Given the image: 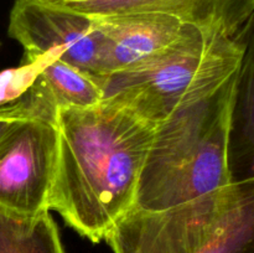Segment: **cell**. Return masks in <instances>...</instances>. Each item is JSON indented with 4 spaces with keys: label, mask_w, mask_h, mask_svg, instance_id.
Segmentation results:
<instances>
[{
    "label": "cell",
    "mask_w": 254,
    "mask_h": 253,
    "mask_svg": "<svg viewBox=\"0 0 254 253\" xmlns=\"http://www.w3.org/2000/svg\"><path fill=\"white\" fill-rule=\"evenodd\" d=\"M91 17L124 14L171 15L228 36L240 34L254 16V0H46Z\"/></svg>",
    "instance_id": "obj_7"
},
{
    "label": "cell",
    "mask_w": 254,
    "mask_h": 253,
    "mask_svg": "<svg viewBox=\"0 0 254 253\" xmlns=\"http://www.w3.org/2000/svg\"><path fill=\"white\" fill-rule=\"evenodd\" d=\"M248 25L236 36L191 25L155 56L99 77L102 99L158 126L237 73Z\"/></svg>",
    "instance_id": "obj_3"
},
{
    "label": "cell",
    "mask_w": 254,
    "mask_h": 253,
    "mask_svg": "<svg viewBox=\"0 0 254 253\" xmlns=\"http://www.w3.org/2000/svg\"><path fill=\"white\" fill-rule=\"evenodd\" d=\"M50 212L26 216L0 208V253H66Z\"/></svg>",
    "instance_id": "obj_10"
},
{
    "label": "cell",
    "mask_w": 254,
    "mask_h": 253,
    "mask_svg": "<svg viewBox=\"0 0 254 253\" xmlns=\"http://www.w3.org/2000/svg\"><path fill=\"white\" fill-rule=\"evenodd\" d=\"M39 77L59 109L93 106L103 97L99 77L64 61L56 51Z\"/></svg>",
    "instance_id": "obj_11"
},
{
    "label": "cell",
    "mask_w": 254,
    "mask_h": 253,
    "mask_svg": "<svg viewBox=\"0 0 254 253\" xmlns=\"http://www.w3.org/2000/svg\"><path fill=\"white\" fill-rule=\"evenodd\" d=\"M57 112L59 109L44 89L34 83L21 98L0 107V141L24 119L40 118L56 123Z\"/></svg>",
    "instance_id": "obj_12"
},
{
    "label": "cell",
    "mask_w": 254,
    "mask_h": 253,
    "mask_svg": "<svg viewBox=\"0 0 254 253\" xmlns=\"http://www.w3.org/2000/svg\"><path fill=\"white\" fill-rule=\"evenodd\" d=\"M237 73L155 126L134 208L164 210L232 183L228 139Z\"/></svg>",
    "instance_id": "obj_2"
},
{
    "label": "cell",
    "mask_w": 254,
    "mask_h": 253,
    "mask_svg": "<svg viewBox=\"0 0 254 253\" xmlns=\"http://www.w3.org/2000/svg\"><path fill=\"white\" fill-rule=\"evenodd\" d=\"M57 153L55 122L29 118L0 141V208L36 215L47 208Z\"/></svg>",
    "instance_id": "obj_6"
},
{
    "label": "cell",
    "mask_w": 254,
    "mask_h": 253,
    "mask_svg": "<svg viewBox=\"0 0 254 253\" xmlns=\"http://www.w3.org/2000/svg\"><path fill=\"white\" fill-rule=\"evenodd\" d=\"M0 46H1V44H0Z\"/></svg>",
    "instance_id": "obj_14"
},
{
    "label": "cell",
    "mask_w": 254,
    "mask_h": 253,
    "mask_svg": "<svg viewBox=\"0 0 254 253\" xmlns=\"http://www.w3.org/2000/svg\"><path fill=\"white\" fill-rule=\"evenodd\" d=\"M155 126L103 99L93 106L59 109L49 211L92 243L106 240L135 207Z\"/></svg>",
    "instance_id": "obj_1"
},
{
    "label": "cell",
    "mask_w": 254,
    "mask_h": 253,
    "mask_svg": "<svg viewBox=\"0 0 254 253\" xmlns=\"http://www.w3.org/2000/svg\"><path fill=\"white\" fill-rule=\"evenodd\" d=\"M52 51L37 56H24L19 66L0 71V107L21 98L44 71Z\"/></svg>",
    "instance_id": "obj_13"
},
{
    "label": "cell",
    "mask_w": 254,
    "mask_h": 253,
    "mask_svg": "<svg viewBox=\"0 0 254 253\" xmlns=\"http://www.w3.org/2000/svg\"><path fill=\"white\" fill-rule=\"evenodd\" d=\"M10 37L24 49V56L59 52L61 60L103 76V39L92 17L46 0H15L10 11Z\"/></svg>",
    "instance_id": "obj_5"
},
{
    "label": "cell",
    "mask_w": 254,
    "mask_h": 253,
    "mask_svg": "<svg viewBox=\"0 0 254 253\" xmlns=\"http://www.w3.org/2000/svg\"><path fill=\"white\" fill-rule=\"evenodd\" d=\"M228 168L232 181L254 178V16L248 25L245 54L236 79Z\"/></svg>",
    "instance_id": "obj_9"
},
{
    "label": "cell",
    "mask_w": 254,
    "mask_h": 253,
    "mask_svg": "<svg viewBox=\"0 0 254 253\" xmlns=\"http://www.w3.org/2000/svg\"><path fill=\"white\" fill-rule=\"evenodd\" d=\"M104 241L113 253H254V178L164 210L133 208Z\"/></svg>",
    "instance_id": "obj_4"
},
{
    "label": "cell",
    "mask_w": 254,
    "mask_h": 253,
    "mask_svg": "<svg viewBox=\"0 0 254 253\" xmlns=\"http://www.w3.org/2000/svg\"><path fill=\"white\" fill-rule=\"evenodd\" d=\"M92 19L103 39L104 74L155 56L192 25L164 14L109 15Z\"/></svg>",
    "instance_id": "obj_8"
}]
</instances>
